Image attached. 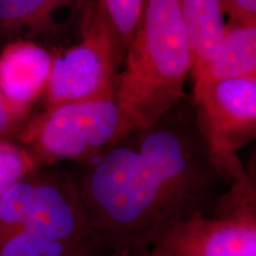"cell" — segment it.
<instances>
[{
    "label": "cell",
    "instance_id": "5bb4252c",
    "mask_svg": "<svg viewBox=\"0 0 256 256\" xmlns=\"http://www.w3.org/2000/svg\"><path fill=\"white\" fill-rule=\"evenodd\" d=\"M40 166L14 140H0V197L25 174Z\"/></svg>",
    "mask_w": 256,
    "mask_h": 256
},
{
    "label": "cell",
    "instance_id": "277c9868",
    "mask_svg": "<svg viewBox=\"0 0 256 256\" xmlns=\"http://www.w3.org/2000/svg\"><path fill=\"white\" fill-rule=\"evenodd\" d=\"M120 114L113 100L69 104L26 120L17 140L38 165L88 164L113 145Z\"/></svg>",
    "mask_w": 256,
    "mask_h": 256
},
{
    "label": "cell",
    "instance_id": "7c38bea8",
    "mask_svg": "<svg viewBox=\"0 0 256 256\" xmlns=\"http://www.w3.org/2000/svg\"><path fill=\"white\" fill-rule=\"evenodd\" d=\"M94 247L68 244L26 226L0 228V256H94Z\"/></svg>",
    "mask_w": 256,
    "mask_h": 256
},
{
    "label": "cell",
    "instance_id": "e0dca14e",
    "mask_svg": "<svg viewBox=\"0 0 256 256\" xmlns=\"http://www.w3.org/2000/svg\"><path fill=\"white\" fill-rule=\"evenodd\" d=\"M138 256H174V255H172V254H170V252H168L162 250V249L154 247V248L150 249L148 252H144V254L138 255Z\"/></svg>",
    "mask_w": 256,
    "mask_h": 256
},
{
    "label": "cell",
    "instance_id": "8992f818",
    "mask_svg": "<svg viewBox=\"0 0 256 256\" xmlns=\"http://www.w3.org/2000/svg\"><path fill=\"white\" fill-rule=\"evenodd\" d=\"M197 121L220 178L247 182L238 151L256 136V76L217 81L194 90Z\"/></svg>",
    "mask_w": 256,
    "mask_h": 256
},
{
    "label": "cell",
    "instance_id": "30bf717a",
    "mask_svg": "<svg viewBox=\"0 0 256 256\" xmlns=\"http://www.w3.org/2000/svg\"><path fill=\"white\" fill-rule=\"evenodd\" d=\"M179 14L194 81L210 64L226 34L220 0H179Z\"/></svg>",
    "mask_w": 256,
    "mask_h": 256
},
{
    "label": "cell",
    "instance_id": "9a60e30c",
    "mask_svg": "<svg viewBox=\"0 0 256 256\" xmlns=\"http://www.w3.org/2000/svg\"><path fill=\"white\" fill-rule=\"evenodd\" d=\"M30 113L31 110L12 104L0 92V140L17 136Z\"/></svg>",
    "mask_w": 256,
    "mask_h": 256
},
{
    "label": "cell",
    "instance_id": "ac0fdd59",
    "mask_svg": "<svg viewBox=\"0 0 256 256\" xmlns=\"http://www.w3.org/2000/svg\"><path fill=\"white\" fill-rule=\"evenodd\" d=\"M94 256H118V255H114V254H107V252H102V254H98V255H94Z\"/></svg>",
    "mask_w": 256,
    "mask_h": 256
},
{
    "label": "cell",
    "instance_id": "6da1fadb",
    "mask_svg": "<svg viewBox=\"0 0 256 256\" xmlns=\"http://www.w3.org/2000/svg\"><path fill=\"white\" fill-rule=\"evenodd\" d=\"M74 179L96 247L118 256L142 255L176 224L206 215L223 182L186 98L121 136Z\"/></svg>",
    "mask_w": 256,
    "mask_h": 256
},
{
    "label": "cell",
    "instance_id": "ba28073f",
    "mask_svg": "<svg viewBox=\"0 0 256 256\" xmlns=\"http://www.w3.org/2000/svg\"><path fill=\"white\" fill-rule=\"evenodd\" d=\"M54 52L34 42H14L0 52V92L17 107L31 110L46 90Z\"/></svg>",
    "mask_w": 256,
    "mask_h": 256
},
{
    "label": "cell",
    "instance_id": "5b68a950",
    "mask_svg": "<svg viewBox=\"0 0 256 256\" xmlns=\"http://www.w3.org/2000/svg\"><path fill=\"white\" fill-rule=\"evenodd\" d=\"M2 202L14 226L98 249L74 176L60 166H37L6 191Z\"/></svg>",
    "mask_w": 256,
    "mask_h": 256
},
{
    "label": "cell",
    "instance_id": "9c48e42d",
    "mask_svg": "<svg viewBox=\"0 0 256 256\" xmlns=\"http://www.w3.org/2000/svg\"><path fill=\"white\" fill-rule=\"evenodd\" d=\"M70 0H0V44L14 42L40 44L64 36L66 24L57 20V12L74 8Z\"/></svg>",
    "mask_w": 256,
    "mask_h": 256
},
{
    "label": "cell",
    "instance_id": "4fadbf2b",
    "mask_svg": "<svg viewBox=\"0 0 256 256\" xmlns=\"http://www.w3.org/2000/svg\"><path fill=\"white\" fill-rule=\"evenodd\" d=\"M146 4L147 0H100L106 20L124 62L142 26Z\"/></svg>",
    "mask_w": 256,
    "mask_h": 256
},
{
    "label": "cell",
    "instance_id": "7a4b0ae2",
    "mask_svg": "<svg viewBox=\"0 0 256 256\" xmlns=\"http://www.w3.org/2000/svg\"><path fill=\"white\" fill-rule=\"evenodd\" d=\"M190 70L179 0H147L142 26L118 81L116 139L130 130L151 126L183 100Z\"/></svg>",
    "mask_w": 256,
    "mask_h": 256
},
{
    "label": "cell",
    "instance_id": "52a82bcc",
    "mask_svg": "<svg viewBox=\"0 0 256 256\" xmlns=\"http://www.w3.org/2000/svg\"><path fill=\"white\" fill-rule=\"evenodd\" d=\"M154 247L174 256H256V214L196 215L168 229Z\"/></svg>",
    "mask_w": 256,
    "mask_h": 256
},
{
    "label": "cell",
    "instance_id": "8fae6325",
    "mask_svg": "<svg viewBox=\"0 0 256 256\" xmlns=\"http://www.w3.org/2000/svg\"><path fill=\"white\" fill-rule=\"evenodd\" d=\"M256 76V25L228 26L206 69L194 81V90L224 80Z\"/></svg>",
    "mask_w": 256,
    "mask_h": 256
},
{
    "label": "cell",
    "instance_id": "3957f363",
    "mask_svg": "<svg viewBox=\"0 0 256 256\" xmlns=\"http://www.w3.org/2000/svg\"><path fill=\"white\" fill-rule=\"evenodd\" d=\"M80 43L54 54L46 90V110L69 104L113 100L121 58L100 0L78 2Z\"/></svg>",
    "mask_w": 256,
    "mask_h": 256
},
{
    "label": "cell",
    "instance_id": "2e32d148",
    "mask_svg": "<svg viewBox=\"0 0 256 256\" xmlns=\"http://www.w3.org/2000/svg\"><path fill=\"white\" fill-rule=\"evenodd\" d=\"M224 16H228V26H250L256 25L255 0H220Z\"/></svg>",
    "mask_w": 256,
    "mask_h": 256
}]
</instances>
